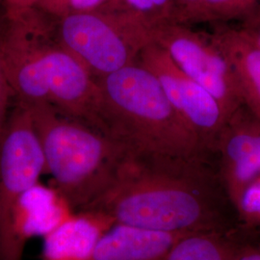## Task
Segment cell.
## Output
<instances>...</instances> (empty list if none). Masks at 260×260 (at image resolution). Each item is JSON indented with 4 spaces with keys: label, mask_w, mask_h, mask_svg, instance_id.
<instances>
[{
    "label": "cell",
    "mask_w": 260,
    "mask_h": 260,
    "mask_svg": "<svg viewBox=\"0 0 260 260\" xmlns=\"http://www.w3.org/2000/svg\"><path fill=\"white\" fill-rule=\"evenodd\" d=\"M90 210L159 233L236 232L217 171L203 159L129 149L110 188Z\"/></svg>",
    "instance_id": "6da1fadb"
},
{
    "label": "cell",
    "mask_w": 260,
    "mask_h": 260,
    "mask_svg": "<svg viewBox=\"0 0 260 260\" xmlns=\"http://www.w3.org/2000/svg\"><path fill=\"white\" fill-rule=\"evenodd\" d=\"M96 80L103 133L134 150L210 161L155 75L139 61Z\"/></svg>",
    "instance_id": "7a4b0ae2"
},
{
    "label": "cell",
    "mask_w": 260,
    "mask_h": 260,
    "mask_svg": "<svg viewBox=\"0 0 260 260\" xmlns=\"http://www.w3.org/2000/svg\"><path fill=\"white\" fill-rule=\"evenodd\" d=\"M27 107L52 187L75 212L90 210L114 182L129 148L51 105Z\"/></svg>",
    "instance_id": "3957f363"
},
{
    "label": "cell",
    "mask_w": 260,
    "mask_h": 260,
    "mask_svg": "<svg viewBox=\"0 0 260 260\" xmlns=\"http://www.w3.org/2000/svg\"><path fill=\"white\" fill-rule=\"evenodd\" d=\"M52 28L57 42L95 79L136 63L141 51L152 43L149 25L111 11L52 16Z\"/></svg>",
    "instance_id": "277c9868"
},
{
    "label": "cell",
    "mask_w": 260,
    "mask_h": 260,
    "mask_svg": "<svg viewBox=\"0 0 260 260\" xmlns=\"http://www.w3.org/2000/svg\"><path fill=\"white\" fill-rule=\"evenodd\" d=\"M46 174L44 151L27 106L18 103L0 132V260H22L14 217L19 200Z\"/></svg>",
    "instance_id": "5b68a950"
},
{
    "label": "cell",
    "mask_w": 260,
    "mask_h": 260,
    "mask_svg": "<svg viewBox=\"0 0 260 260\" xmlns=\"http://www.w3.org/2000/svg\"><path fill=\"white\" fill-rule=\"evenodd\" d=\"M51 36L52 17L37 7L2 14L0 60L13 96L23 105H50L45 51Z\"/></svg>",
    "instance_id": "8992f818"
},
{
    "label": "cell",
    "mask_w": 260,
    "mask_h": 260,
    "mask_svg": "<svg viewBox=\"0 0 260 260\" xmlns=\"http://www.w3.org/2000/svg\"><path fill=\"white\" fill-rule=\"evenodd\" d=\"M152 42L190 78L210 93L229 118L243 105L233 70L207 33L167 21L151 27Z\"/></svg>",
    "instance_id": "52a82bcc"
},
{
    "label": "cell",
    "mask_w": 260,
    "mask_h": 260,
    "mask_svg": "<svg viewBox=\"0 0 260 260\" xmlns=\"http://www.w3.org/2000/svg\"><path fill=\"white\" fill-rule=\"evenodd\" d=\"M138 61L155 75L172 105L211 157L216 140L228 121L221 105L153 42L141 51Z\"/></svg>",
    "instance_id": "ba28073f"
},
{
    "label": "cell",
    "mask_w": 260,
    "mask_h": 260,
    "mask_svg": "<svg viewBox=\"0 0 260 260\" xmlns=\"http://www.w3.org/2000/svg\"><path fill=\"white\" fill-rule=\"evenodd\" d=\"M50 105L66 117L102 131L101 93L98 80L53 34L45 51Z\"/></svg>",
    "instance_id": "9c48e42d"
},
{
    "label": "cell",
    "mask_w": 260,
    "mask_h": 260,
    "mask_svg": "<svg viewBox=\"0 0 260 260\" xmlns=\"http://www.w3.org/2000/svg\"><path fill=\"white\" fill-rule=\"evenodd\" d=\"M214 155L220 182L233 205L244 188L260 177V120L244 105L223 125Z\"/></svg>",
    "instance_id": "30bf717a"
},
{
    "label": "cell",
    "mask_w": 260,
    "mask_h": 260,
    "mask_svg": "<svg viewBox=\"0 0 260 260\" xmlns=\"http://www.w3.org/2000/svg\"><path fill=\"white\" fill-rule=\"evenodd\" d=\"M207 33L233 70L243 105L260 120V47L240 26L214 23Z\"/></svg>",
    "instance_id": "8fae6325"
},
{
    "label": "cell",
    "mask_w": 260,
    "mask_h": 260,
    "mask_svg": "<svg viewBox=\"0 0 260 260\" xmlns=\"http://www.w3.org/2000/svg\"><path fill=\"white\" fill-rule=\"evenodd\" d=\"M115 224L100 210L75 211L44 239L42 260H90L103 235Z\"/></svg>",
    "instance_id": "7c38bea8"
},
{
    "label": "cell",
    "mask_w": 260,
    "mask_h": 260,
    "mask_svg": "<svg viewBox=\"0 0 260 260\" xmlns=\"http://www.w3.org/2000/svg\"><path fill=\"white\" fill-rule=\"evenodd\" d=\"M75 211L53 187L38 183L22 196L16 207L14 230L19 247L33 237H45Z\"/></svg>",
    "instance_id": "4fadbf2b"
},
{
    "label": "cell",
    "mask_w": 260,
    "mask_h": 260,
    "mask_svg": "<svg viewBox=\"0 0 260 260\" xmlns=\"http://www.w3.org/2000/svg\"><path fill=\"white\" fill-rule=\"evenodd\" d=\"M180 235L115 223L90 260H161Z\"/></svg>",
    "instance_id": "5bb4252c"
},
{
    "label": "cell",
    "mask_w": 260,
    "mask_h": 260,
    "mask_svg": "<svg viewBox=\"0 0 260 260\" xmlns=\"http://www.w3.org/2000/svg\"><path fill=\"white\" fill-rule=\"evenodd\" d=\"M236 232L201 231L180 235L161 260H233Z\"/></svg>",
    "instance_id": "9a60e30c"
},
{
    "label": "cell",
    "mask_w": 260,
    "mask_h": 260,
    "mask_svg": "<svg viewBox=\"0 0 260 260\" xmlns=\"http://www.w3.org/2000/svg\"><path fill=\"white\" fill-rule=\"evenodd\" d=\"M260 10V0H205L189 20L194 23H229L243 21Z\"/></svg>",
    "instance_id": "2e32d148"
},
{
    "label": "cell",
    "mask_w": 260,
    "mask_h": 260,
    "mask_svg": "<svg viewBox=\"0 0 260 260\" xmlns=\"http://www.w3.org/2000/svg\"><path fill=\"white\" fill-rule=\"evenodd\" d=\"M102 10L128 15L153 27L174 21L175 0H106Z\"/></svg>",
    "instance_id": "e0dca14e"
},
{
    "label": "cell",
    "mask_w": 260,
    "mask_h": 260,
    "mask_svg": "<svg viewBox=\"0 0 260 260\" xmlns=\"http://www.w3.org/2000/svg\"><path fill=\"white\" fill-rule=\"evenodd\" d=\"M233 207L242 229L260 231V177L244 188Z\"/></svg>",
    "instance_id": "ac0fdd59"
},
{
    "label": "cell",
    "mask_w": 260,
    "mask_h": 260,
    "mask_svg": "<svg viewBox=\"0 0 260 260\" xmlns=\"http://www.w3.org/2000/svg\"><path fill=\"white\" fill-rule=\"evenodd\" d=\"M106 0H40L37 8L54 17L102 10Z\"/></svg>",
    "instance_id": "d6986e66"
},
{
    "label": "cell",
    "mask_w": 260,
    "mask_h": 260,
    "mask_svg": "<svg viewBox=\"0 0 260 260\" xmlns=\"http://www.w3.org/2000/svg\"><path fill=\"white\" fill-rule=\"evenodd\" d=\"M11 96H13V92L2 62L0 60V132L8 117L7 113Z\"/></svg>",
    "instance_id": "ffe728a7"
},
{
    "label": "cell",
    "mask_w": 260,
    "mask_h": 260,
    "mask_svg": "<svg viewBox=\"0 0 260 260\" xmlns=\"http://www.w3.org/2000/svg\"><path fill=\"white\" fill-rule=\"evenodd\" d=\"M205 0H175L174 21L188 25L189 20Z\"/></svg>",
    "instance_id": "44dd1931"
},
{
    "label": "cell",
    "mask_w": 260,
    "mask_h": 260,
    "mask_svg": "<svg viewBox=\"0 0 260 260\" xmlns=\"http://www.w3.org/2000/svg\"><path fill=\"white\" fill-rule=\"evenodd\" d=\"M233 260H260V243L240 242Z\"/></svg>",
    "instance_id": "7402d4cb"
},
{
    "label": "cell",
    "mask_w": 260,
    "mask_h": 260,
    "mask_svg": "<svg viewBox=\"0 0 260 260\" xmlns=\"http://www.w3.org/2000/svg\"><path fill=\"white\" fill-rule=\"evenodd\" d=\"M40 0H2L4 14H16L37 7Z\"/></svg>",
    "instance_id": "603a6c76"
},
{
    "label": "cell",
    "mask_w": 260,
    "mask_h": 260,
    "mask_svg": "<svg viewBox=\"0 0 260 260\" xmlns=\"http://www.w3.org/2000/svg\"><path fill=\"white\" fill-rule=\"evenodd\" d=\"M240 27L260 47V10L241 21Z\"/></svg>",
    "instance_id": "cb8c5ba5"
},
{
    "label": "cell",
    "mask_w": 260,
    "mask_h": 260,
    "mask_svg": "<svg viewBox=\"0 0 260 260\" xmlns=\"http://www.w3.org/2000/svg\"><path fill=\"white\" fill-rule=\"evenodd\" d=\"M1 3H2V0H0V5H1Z\"/></svg>",
    "instance_id": "d4e9b609"
}]
</instances>
